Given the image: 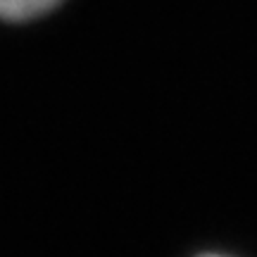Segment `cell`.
<instances>
[{
	"mask_svg": "<svg viewBox=\"0 0 257 257\" xmlns=\"http://www.w3.org/2000/svg\"><path fill=\"white\" fill-rule=\"evenodd\" d=\"M205 257H221V255H205Z\"/></svg>",
	"mask_w": 257,
	"mask_h": 257,
	"instance_id": "7a4b0ae2",
	"label": "cell"
},
{
	"mask_svg": "<svg viewBox=\"0 0 257 257\" xmlns=\"http://www.w3.org/2000/svg\"><path fill=\"white\" fill-rule=\"evenodd\" d=\"M57 0H0V17L5 19H31L50 10Z\"/></svg>",
	"mask_w": 257,
	"mask_h": 257,
	"instance_id": "6da1fadb",
	"label": "cell"
}]
</instances>
